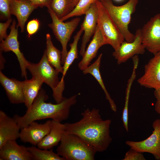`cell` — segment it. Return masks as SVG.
Instances as JSON below:
<instances>
[{
	"mask_svg": "<svg viewBox=\"0 0 160 160\" xmlns=\"http://www.w3.org/2000/svg\"><path fill=\"white\" fill-rule=\"evenodd\" d=\"M81 115V118L77 122L64 124L65 131L79 136L97 152L106 151L112 140L111 120H103L99 110L96 108L87 109Z\"/></svg>",
	"mask_w": 160,
	"mask_h": 160,
	"instance_id": "6da1fadb",
	"label": "cell"
},
{
	"mask_svg": "<svg viewBox=\"0 0 160 160\" xmlns=\"http://www.w3.org/2000/svg\"><path fill=\"white\" fill-rule=\"evenodd\" d=\"M77 95L64 99L55 104L45 101L48 96L45 91L41 89L32 105L25 114L20 116L15 115L14 118L21 129L27 126L31 123L37 120L51 119L60 122L68 117L71 107L77 102Z\"/></svg>",
	"mask_w": 160,
	"mask_h": 160,
	"instance_id": "7a4b0ae2",
	"label": "cell"
},
{
	"mask_svg": "<svg viewBox=\"0 0 160 160\" xmlns=\"http://www.w3.org/2000/svg\"><path fill=\"white\" fill-rule=\"evenodd\" d=\"M56 150L65 160H94L97 152L79 136L65 131Z\"/></svg>",
	"mask_w": 160,
	"mask_h": 160,
	"instance_id": "3957f363",
	"label": "cell"
},
{
	"mask_svg": "<svg viewBox=\"0 0 160 160\" xmlns=\"http://www.w3.org/2000/svg\"><path fill=\"white\" fill-rule=\"evenodd\" d=\"M28 69L32 77L41 80L49 86L53 91V96L56 102H61L65 97L63 96L64 89V83H62L58 78V72L49 63L44 51L43 55L37 63L29 62Z\"/></svg>",
	"mask_w": 160,
	"mask_h": 160,
	"instance_id": "277c9868",
	"label": "cell"
},
{
	"mask_svg": "<svg viewBox=\"0 0 160 160\" xmlns=\"http://www.w3.org/2000/svg\"><path fill=\"white\" fill-rule=\"evenodd\" d=\"M139 0H129L124 5H114L112 0H102V3L119 28L124 39L128 42L132 41L135 34L128 29L131 15L135 12Z\"/></svg>",
	"mask_w": 160,
	"mask_h": 160,
	"instance_id": "5b68a950",
	"label": "cell"
},
{
	"mask_svg": "<svg viewBox=\"0 0 160 160\" xmlns=\"http://www.w3.org/2000/svg\"><path fill=\"white\" fill-rule=\"evenodd\" d=\"M98 10L97 26L103 37L104 45L117 49L124 39L119 28L100 1L96 2Z\"/></svg>",
	"mask_w": 160,
	"mask_h": 160,
	"instance_id": "8992f818",
	"label": "cell"
},
{
	"mask_svg": "<svg viewBox=\"0 0 160 160\" xmlns=\"http://www.w3.org/2000/svg\"><path fill=\"white\" fill-rule=\"evenodd\" d=\"M47 8L52 20V23L48 24V26L51 29L55 37L62 45L61 64L63 65L68 52L67 44L81 19L79 17H76L70 21L64 22L57 17L50 7Z\"/></svg>",
	"mask_w": 160,
	"mask_h": 160,
	"instance_id": "52a82bcc",
	"label": "cell"
},
{
	"mask_svg": "<svg viewBox=\"0 0 160 160\" xmlns=\"http://www.w3.org/2000/svg\"><path fill=\"white\" fill-rule=\"evenodd\" d=\"M143 44L154 55L160 51V13L150 19L141 29Z\"/></svg>",
	"mask_w": 160,
	"mask_h": 160,
	"instance_id": "ba28073f",
	"label": "cell"
},
{
	"mask_svg": "<svg viewBox=\"0 0 160 160\" xmlns=\"http://www.w3.org/2000/svg\"><path fill=\"white\" fill-rule=\"evenodd\" d=\"M153 131L146 139L140 141L127 140L125 143L137 151L152 154L156 160H160V120H155L152 124Z\"/></svg>",
	"mask_w": 160,
	"mask_h": 160,
	"instance_id": "9c48e42d",
	"label": "cell"
},
{
	"mask_svg": "<svg viewBox=\"0 0 160 160\" xmlns=\"http://www.w3.org/2000/svg\"><path fill=\"white\" fill-rule=\"evenodd\" d=\"M16 21L14 20L10 27V31L7 37L1 42L0 51L5 52L12 51L16 55L19 62L22 77L27 78L26 69L29 62L20 51L18 40V31L16 27Z\"/></svg>",
	"mask_w": 160,
	"mask_h": 160,
	"instance_id": "30bf717a",
	"label": "cell"
},
{
	"mask_svg": "<svg viewBox=\"0 0 160 160\" xmlns=\"http://www.w3.org/2000/svg\"><path fill=\"white\" fill-rule=\"evenodd\" d=\"M134 34L135 38L132 41H124L113 52V56L117 60L118 64L126 62L136 55L145 53V48L142 42L141 29H137Z\"/></svg>",
	"mask_w": 160,
	"mask_h": 160,
	"instance_id": "8fae6325",
	"label": "cell"
},
{
	"mask_svg": "<svg viewBox=\"0 0 160 160\" xmlns=\"http://www.w3.org/2000/svg\"><path fill=\"white\" fill-rule=\"evenodd\" d=\"M137 81L146 88L154 89L160 88V51L154 55L145 65L144 74Z\"/></svg>",
	"mask_w": 160,
	"mask_h": 160,
	"instance_id": "7c38bea8",
	"label": "cell"
},
{
	"mask_svg": "<svg viewBox=\"0 0 160 160\" xmlns=\"http://www.w3.org/2000/svg\"><path fill=\"white\" fill-rule=\"evenodd\" d=\"M51 123V120H48L43 124L33 121L20 129L19 138L24 143L37 145L50 132Z\"/></svg>",
	"mask_w": 160,
	"mask_h": 160,
	"instance_id": "4fadbf2b",
	"label": "cell"
},
{
	"mask_svg": "<svg viewBox=\"0 0 160 160\" xmlns=\"http://www.w3.org/2000/svg\"><path fill=\"white\" fill-rule=\"evenodd\" d=\"M85 15L84 19L81 25L84 32L80 51V54L82 57L85 51L87 44L94 34L97 27L98 10L96 3L91 5Z\"/></svg>",
	"mask_w": 160,
	"mask_h": 160,
	"instance_id": "5bb4252c",
	"label": "cell"
},
{
	"mask_svg": "<svg viewBox=\"0 0 160 160\" xmlns=\"http://www.w3.org/2000/svg\"><path fill=\"white\" fill-rule=\"evenodd\" d=\"M0 160H33L28 147L18 144L16 140L7 141L0 148Z\"/></svg>",
	"mask_w": 160,
	"mask_h": 160,
	"instance_id": "9a60e30c",
	"label": "cell"
},
{
	"mask_svg": "<svg viewBox=\"0 0 160 160\" xmlns=\"http://www.w3.org/2000/svg\"><path fill=\"white\" fill-rule=\"evenodd\" d=\"M20 129L14 117L0 111V148L8 141L19 138Z\"/></svg>",
	"mask_w": 160,
	"mask_h": 160,
	"instance_id": "2e32d148",
	"label": "cell"
},
{
	"mask_svg": "<svg viewBox=\"0 0 160 160\" xmlns=\"http://www.w3.org/2000/svg\"><path fill=\"white\" fill-rule=\"evenodd\" d=\"M38 7L28 0H11L10 13L16 17L18 22L17 27L20 28L21 32L24 31L25 23L30 15Z\"/></svg>",
	"mask_w": 160,
	"mask_h": 160,
	"instance_id": "e0dca14e",
	"label": "cell"
},
{
	"mask_svg": "<svg viewBox=\"0 0 160 160\" xmlns=\"http://www.w3.org/2000/svg\"><path fill=\"white\" fill-rule=\"evenodd\" d=\"M0 82L11 103H24V98L20 81L7 77L0 71Z\"/></svg>",
	"mask_w": 160,
	"mask_h": 160,
	"instance_id": "ac0fdd59",
	"label": "cell"
},
{
	"mask_svg": "<svg viewBox=\"0 0 160 160\" xmlns=\"http://www.w3.org/2000/svg\"><path fill=\"white\" fill-rule=\"evenodd\" d=\"M51 120L50 130L37 145L39 148L50 149L57 145L60 141L63 134L65 131V124L59 121Z\"/></svg>",
	"mask_w": 160,
	"mask_h": 160,
	"instance_id": "d6986e66",
	"label": "cell"
},
{
	"mask_svg": "<svg viewBox=\"0 0 160 160\" xmlns=\"http://www.w3.org/2000/svg\"><path fill=\"white\" fill-rule=\"evenodd\" d=\"M104 45L100 31L97 26L92 40L88 46L82 58L79 63V68L82 71L88 67L91 61L96 56L99 48Z\"/></svg>",
	"mask_w": 160,
	"mask_h": 160,
	"instance_id": "ffe728a7",
	"label": "cell"
},
{
	"mask_svg": "<svg viewBox=\"0 0 160 160\" xmlns=\"http://www.w3.org/2000/svg\"><path fill=\"white\" fill-rule=\"evenodd\" d=\"M43 82L40 79L32 77L29 80L20 81L24 98V104L27 109L30 108L38 95Z\"/></svg>",
	"mask_w": 160,
	"mask_h": 160,
	"instance_id": "44dd1931",
	"label": "cell"
},
{
	"mask_svg": "<svg viewBox=\"0 0 160 160\" xmlns=\"http://www.w3.org/2000/svg\"><path fill=\"white\" fill-rule=\"evenodd\" d=\"M102 55V53L100 54L95 62L83 70V72L84 74H90L95 79L104 91L106 98L110 104L111 109L113 112H116L117 109L116 105L105 88L100 72V67Z\"/></svg>",
	"mask_w": 160,
	"mask_h": 160,
	"instance_id": "7402d4cb",
	"label": "cell"
},
{
	"mask_svg": "<svg viewBox=\"0 0 160 160\" xmlns=\"http://www.w3.org/2000/svg\"><path fill=\"white\" fill-rule=\"evenodd\" d=\"M46 48L44 51L48 61L58 72L62 73L63 69L61 65V52L53 45L49 33L46 35Z\"/></svg>",
	"mask_w": 160,
	"mask_h": 160,
	"instance_id": "603a6c76",
	"label": "cell"
},
{
	"mask_svg": "<svg viewBox=\"0 0 160 160\" xmlns=\"http://www.w3.org/2000/svg\"><path fill=\"white\" fill-rule=\"evenodd\" d=\"M83 32V28L81 27L74 36L73 41L72 43L69 44L70 49L66 57L63 66V71L60 81L64 83V78L70 66L76 59L78 58V44L82 33Z\"/></svg>",
	"mask_w": 160,
	"mask_h": 160,
	"instance_id": "cb8c5ba5",
	"label": "cell"
},
{
	"mask_svg": "<svg viewBox=\"0 0 160 160\" xmlns=\"http://www.w3.org/2000/svg\"><path fill=\"white\" fill-rule=\"evenodd\" d=\"M49 7L60 19L69 14L75 7L73 0H52Z\"/></svg>",
	"mask_w": 160,
	"mask_h": 160,
	"instance_id": "d4e9b609",
	"label": "cell"
},
{
	"mask_svg": "<svg viewBox=\"0 0 160 160\" xmlns=\"http://www.w3.org/2000/svg\"><path fill=\"white\" fill-rule=\"evenodd\" d=\"M34 145L28 147L35 160H65L57 153H55L52 148L50 149H41Z\"/></svg>",
	"mask_w": 160,
	"mask_h": 160,
	"instance_id": "484cf974",
	"label": "cell"
},
{
	"mask_svg": "<svg viewBox=\"0 0 160 160\" xmlns=\"http://www.w3.org/2000/svg\"><path fill=\"white\" fill-rule=\"evenodd\" d=\"M137 67L133 66V69L130 77L128 80L126 90L125 101L122 115V120L124 127L127 132H128V105L130 94L132 86L136 77V71Z\"/></svg>",
	"mask_w": 160,
	"mask_h": 160,
	"instance_id": "4316f807",
	"label": "cell"
},
{
	"mask_svg": "<svg viewBox=\"0 0 160 160\" xmlns=\"http://www.w3.org/2000/svg\"><path fill=\"white\" fill-rule=\"evenodd\" d=\"M102 0H79L73 10L69 14L60 19L64 21L70 18L85 15L91 5L97 1Z\"/></svg>",
	"mask_w": 160,
	"mask_h": 160,
	"instance_id": "83f0119b",
	"label": "cell"
},
{
	"mask_svg": "<svg viewBox=\"0 0 160 160\" xmlns=\"http://www.w3.org/2000/svg\"><path fill=\"white\" fill-rule=\"evenodd\" d=\"M11 0H0V20H6L11 18L10 13Z\"/></svg>",
	"mask_w": 160,
	"mask_h": 160,
	"instance_id": "f1b7e54d",
	"label": "cell"
},
{
	"mask_svg": "<svg viewBox=\"0 0 160 160\" xmlns=\"http://www.w3.org/2000/svg\"><path fill=\"white\" fill-rule=\"evenodd\" d=\"M123 160H145L142 153L138 152L132 148H130L126 153Z\"/></svg>",
	"mask_w": 160,
	"mask_h": 160,
	"instance_id": "f546056e",
	"label": "cell"
},
{
	"mask_svg": "<svg viewBox=\"0 0 160 160\" xmlns=\"http://www.w3.org/2000/svg\"><path fill=\"white\" fill-rule=\"evenodd\" d=\"M40 25L39 21L37 19H33L28 22L26 26V30L29 38L38 31Z\"/></svg>",
	"mask_w": 160,
	"mask_h": 160,
	"instance_id": "4dcf8cb0",
	"label": "cell"
},
{
	"mask_svg": "<svg viewBox=\"0 0 160 160\" xmlns=\"http://www.w3.org/2000/svg\"><path fill=\"white\" fill-rule=\"evenodd\" d=\"M12 21L11 18L7 20L4 23H0V41L1 42L5 39L8 36L7 33V28Z\"/></svg>",
	"mask_w": 160,
	"mask_h": 160,
	"instance_id": "1f68e13d",
	"label": "cell"
},
{
	"mask_svg": "<svg viewBox=\"0 0 160 160\" xmlns=\"http://www.w3.org/2000/svg\"><path fill=\"white\" fill-rule=\"evenodd\" d=\"M32 4L40 7H48L51 4L52 0H28Z\"/></svg>",
	"mask_w": 160,
	"mask_h": 160,
	"instance_id": "d6a6232c",
	"label": "cell"
},
{
	"mask_svg": "<svg viewBox=\"0 0 160 160\" xmlns=\"http://www.w3.org/2000/svg\"><path fill=\"white\" fill-rule=\"evenodd\" d=\"M154 93L156 99L155 105V110L159 115L160 120V88L155 89Z\"/></svg>",
	"mask_w": 160,
	"mask_h": 160,
	"instance_id": "836d02e7",
	"label": "cell"
},
{
	"mask_svg": "<svg viewBox=\"0 0 160 160\" xmlns=\"http://www.w3.org/2000/svg\"><path fill=\"white\" fill-rule=\"evenodd\" d=\"M79 0H73V5L75 7Z\"/></svg>",
	"mask_w": 160,
	"mask_h": 160,
	"instance_id": "e575fe53",
	"label": "cell"
},
{
	"mask_svg": "<svg viewBox=\"0 0 160 160\" xmlns=\"http://www.w3.org/2000/svg\"><path fill=\"white\" fill-rule=\"evenodd\" d=\"M18 0V1H25V0Z\"/></svg>",
	"mask_w": 160,
	"mask_h": 160,
	"instance_id": "d590c367",
	"label": "cell"
},
{
	"mask_svg": "<svg viewBox=\"0 0 160 160\" xmlns=\"http://www.w3.org/2000/svg\"></svg>",
	"mask_w": 160,
	"mask_h": 160,
	"instance_id": "8d00e7d4",
	"label": "cell"
}]
</instances>
